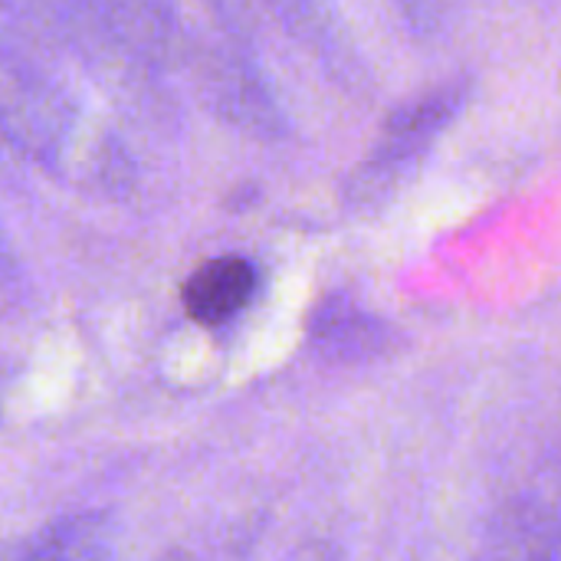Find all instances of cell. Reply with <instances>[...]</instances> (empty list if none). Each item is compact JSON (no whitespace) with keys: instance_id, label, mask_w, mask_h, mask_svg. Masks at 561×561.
<instances>
[{"instance_id":"cell-1","label":"cell","mask_w":561,"mask_h":561,"mask_svg":"<svg viewBox=\"0 0 561 561\" xmlns=\"http://www.w3.org/2000/svg\"><path fill=\"white\" fill-rule=\"evenodd\" d=\"M467 95H470L467 79H447L421 92L417 99L404 102L401 108H394L381 131V141L355 174L352 184L355 201L368 207L388 201L408 181V174L424 161L431 145L454 125V118L467 105Z\"/></svg>"},{"instance_id":"cell-2","label":"cell","mask_w":561,"mask_h":561,"mask_svg":"<svg viewBox=\"0 0 561 561\" xmlns=\"http://www.w3.org/2000/svg\"><path fill=\"white\" fill-rule=\"evenodd\" d=\"M309 342L316 355L332 365H362L391 348V329L355 299L332 296L316 309L309 322Z\"/></svg>"},{"instance_id":"cell-3","label":"cell","mask_w":561,"mask_h":561,"mask_svg":"<svg viewBox=\"0 0 561 561\" xmlns=\"http://www.w3.org/2000/svg\"><path fill=\"white\" fill-rule=\"evenodd\" d=\"M256 286V266L247 256L224 253L191 273L184 283V309L201 325H224L250 306Z\"/></svg>"},{"instance_id":"cell-4","label":"cell","mask_w":561,"mask_h":561,"mask_svg":"<svg viewBox=\"0 0 561 561\" xmlns=\"http://www.w3.org/2000/svg\"><path fill=\"white\" fill-rule=\"evenodd\" d=\"M500 556H529V559H552L561 556V510L542 500L516 506L506 513L500 536Z\"/></svg>"},{"instance_id":"cell-5","label":"cell","mask_w":561,"mask_h":561,"mask_svg":"<svg viewBox=\"0 0 561 561\" xmlns=\"http://www.w3.org/2000/svg\"><path fill=\"white\" fill-rule=\"evenodd\" d=\"M99 536H92V523L89 519H76L56 529V536H43L30 556H99L102 546L95 542Z\"/></svg>"}]
</instances>
